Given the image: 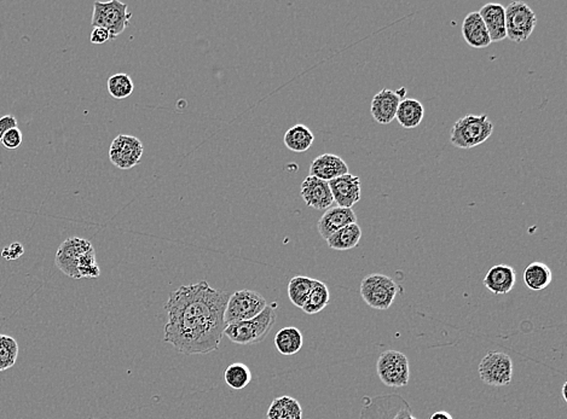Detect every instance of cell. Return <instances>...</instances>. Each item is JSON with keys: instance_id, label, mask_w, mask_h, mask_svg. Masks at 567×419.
Here are the masks:
<instances>
[{"instance_id": "d6986e66", "label": "cell", "mask_w": 567, "mask_h": 419, "mask_svg": "<svg viewBox=\"0 0 567 419\" xmlns=\"http://www.w3.org/2000/svg\"><path fill=\"white\" fill-rule=\"evenodd\" d=\"M479 15L484 21L491 43H498L506 39V15L502 5L489 3L480 9Z\"/></svg>"}, {"instance_id": "e0dca14e", "label": "cell", "mask_w": 567, "mask_h": 419, "mask_svg": "<svg viewBox=\"0 0 567 419\" xmlns=\"http://www.w3.org/2000/svg\"><path fill=\"white\" fill-rule=\"evenodd\" d=\"M517 273L508 264H496L488 271L484 278V285L490 293L495 295H506L514 288Z\"/></svg>"}, {"instance_id": "6da1fadb", "label": "cell", "mask_w": 567, "mask_h": 419, "mask_svg": "<svg viewBox=\"0 0 567 419\" xmlns=\"http://www.w3.org/2000/svg\"><path fill=\"white\" fill-rule=\"evenodd\" d=\"M230 295L206 281L171 291L165 305V342L183 355L209 354L218 350L226 328L224 313Z\"/></svg>"}, {"instance_id": "ac0fdd59", "label": "cell", "mask_w": 567, "mask_h": 419, "mask_svg": "<svg viewBox=\"0 0 567 419\" xmlns=\"http://www.w3.org/2000/svg\"><path fill=\"white\" fill-rule=\"evenodd\" d=\"M461 32L466 43L473 49H485L491 44L489 33L479 11H473L465 17Z\"/></svg>"}, {"instance_id": "8fae6325", "label": "cell", "mask_w": 567, "mask_h": 419, "mask_svg": "<svg viewBox=\"0 0 567 419\" xmlns=\"http://www.w3.org/2000/svg\"><path fill=\"white\" fill-rule=\"evenodd\" d=\"M143 155V144L133 135H120L111 143L109 159L115 167L130 169L138 164Z\"/></svg>"}, {"instance_id": "44dd1931", "label": "cell", "mask_w": 567, "mask_h": 419, "mask_svg": "<svg viewBox=\"0 0 567 419\" xmlns=\"http://www.w3.org/2000/svg\"><path fill=\"white\" fill-rule=\"evenodd\" d=\"M362 238V228L357 223L350 224L345 228H340L334 235H331L326 240V245L331 249L338 250V252H346L350 249H353L359 245V240Z\"/></svg>"}, {"instance_id": "4dcf8cb0", "label": "cell", "mask_w": 567, "mask_h": 419, "mask_svg": "<svg viewBox=\"0 0 567 419\" xmlns=\"http://www.w3.org/2000/svg\"><path fill=\"white\" fill-rule=\"evenodd\" d=\"M78 273L80 279L82 278H97L101 276V269L96 260V252L94 249H91L90 252H86L79 260Z\"/></svg>"}, {"instance_id": "74e56055", "label": "cell", "mask_w": 567, "mask_h": 419, "mask_svg": "<svg viewBox=\"0 0 567 419\" xmlns=\"http://www.w3.org/2000/svg\"><path fill=\"white\" fill-rule=\"evenodd\" d=\"M566 387H567V383H563V399H565V401H566V400H567Z\"/></svg>"}, {"instance_id": "d6a6232c", "label": "cell", "mask_w": 567, "mask_h": 419, "mask_svg": "<svg viewBox=\"0 0 567 419\" xmlns=\"http://www.w3.org/2000/svg\"><path fill=\"white\" fill-rule=\"evenodd\" d=\"M23 252H25L23 245H21L20 242H13V243L3 249L1 257L6 261H15L18 257H22Z\"/></svg>"}, {"instance_id": "5bb4252c", "label": "cell", "mask_w": 567, "mask_h": 419, "mask_svg": "<svg viewBox=\"0 0 567 419\" xmlns=\"http://www.w3.org/2000/svg\"><path fill=\"white\" fill-rule=\"evenodd\" d=\"M300 194L307 207L314 208L316 211H326L334 203L329 183L312 175H309L302 181Z\"/></svg>"}, {"instance_id": "4fadbf2b", "label": "cell", "mask_w": 567, "mask_h": 419, "mask_svg": "<svg viewBox=\"0 0 567 419\" xmlns=\"http://www.w3.org/2000/svg\"><path fill=\"white\" fill-rule=\"evenodd\" d=\"M331 195L334 199L335 203L339 207L351 208L356 203H358L362 199V186H360V179L357 175L347 174L341 175L339 178L329 181Z\"/></svg>"}, {"instance_id": "e575fe53", "label": "cell", "mask_w": 567, "mask_h": 419, "mask_svg": "<svg viewBox=\"0 0 567 419\" xmlns=\"http://www.w3.org/2000/svg\"><path fill=\"white\" fill-rule=\"evenodd\" d=\"M111 40V34L104 28H94L90 34V41L92 44H104L106 41Z\"/></svg>"}, {"instance_id": "8992f818", "label": "cell", "mask_w": 567, "mask_h": 419, "mask_svg": "<svg viewBox=\"0 0 567 419\" xmlns=\"http://www.w3.org/2000/svg\"><path fill=\"white\" fill-rule=\"evenodd\" d=\"M266 300L254 290H238L229 297L225 308V324L249 320L265 310Z\"/></svg>"}, {"instance_id": "f546056e", "label": "cell", "mask_w": 567, "mask_h": 419, "mask_svg": "<svg viewBox=\"0 0 567 419\" xmlns=\"http://www.w3.org/2000/svg\"><path fill=\"white\" fill-rule=\"evenodd\" d=\"M18 343L15 338L0 334V371L9 370L16 364Z\"/></svg>"}, {"instance_id": "52a82bcc", "label": "cell", "mask_w": 567, "mask_h": 419, "mask_svg": "<svg viewBox=\"0 0 567 419\" xmlns=\"http://www.w3.org/2000/svg\"><path fill=\"white\" fill-rule=\"evenodd\" d=\"M506 34L510 40L522 43L531 37L537 26L535 11L524 1H513L505 8Z\"/></svg>"}, {"instance_id": "277c9868", "label": "cell", "mask_w": 567, "mask_h": 419, "mask_svg": "<svg viewBox=\"0 0 567 419\" xmlns=\"http://www.w3.org/2000/svg\"><path fill=\"white\" fill-rule=\"evenodd\" d=\"M132 13L128 5L119 0L94 1L91 25L94 28H104L111 34V40L119 37L130 26Z\"/></svg>"}, {"instance_id": "8d00e7d4", "label": "cell", "mask_w": 567, "mask_h": 419, "mask_svg": "<svg viewBox=\"0 0 567 419\" xmlns=\"http://www.w3.org/2000/svg\"><path fill=\"white\" fill-rule=\"evenodd\" d=\"M429 419H453V415L445 411L434 412Z\"/></svg>"}, {"instance_id": "9c48e42d", "label": "cell", "mask_w": 567, "mask_h": 419, "mask_svg": "<svg viewBox=\"0 0 567 419\" xmlns=\"http://www.w3.org/2000/svg\"><path fill=\"white\" fill-rule=\"evenodd\" d=\"M478 372L488 386L505 387L512 382L513 362L503 352H489L479 364Z\"/></svg>"}, {"instance_id": "f1b7e54d", "label": "cell", "mask_w": 567, "mask_h": 419, "mask_svg": "<svg viewBox=\"0 0 567 419\" xmlns=\"http://www.w3.org/2000/svg\"><path fill=\"white\" fill-rule=\"evenodd\" d=\"M108 92L115 99H125L133 92V82L127 74L119 73L111 75L106 82Z\"/></svg>"}, {"instance_id": "9a60e30c", "label": "cell", "mask_w": 567, "mask_h": 419, "mask_svg": "<svg viewBox=\"0 0 567 419\" xmlns=\"http://www.w3.org/2000/svg\"><path fill=\"white\" fill-rule=\"evenodd\" d=\"M355 223H357V216L351 208L335 206L326 209V213H323V216L317 223V228L323 240H326L331 235L339 231L340 228Z\"/></svg>"}, {"instance_id": "2e32d148", "label": "cell", "mask_w": 567, "mask_h": 419, "mask_svg": "<svg viewBox=\"0 0 567 419\" xmlns=\"http://www.w3.org/2000/svg\"><path fill=\"white\" fill-rule=\"evenodd\" d=\"M348 173V166L340 156L334 154H323L312 161L310 175L324 181H331L335 178Z\"/></svg>"}, {"instance_id": "1f68e13d", "label": "cell", "mask_w": 567, "mask_h": 419, "mask_svg": "<svg viewBox=\"0 0 567 419\" xmlns=\"http://www.w3.org/2000/svg\"><path fill=\"white\" fill-rule=\"evenodd\" d=\"M22 140H23L22 132L18 127H15L5 133L4 137L1 139V144L9 150H15L17 147H21Z\"/></svg>"}, {"instance_id": "3957f363", "label": "cell", "mask_w": 567, "mask_h": 419, "mask_svg": "<svg viewBox=\"0 0 567 419\" xmlns=\"http://www.w3.org/2000/svg\"><path fill=\"white\" fill-rule=\"evenodd\" d=\"M494 123L488 115L467 114L453 123L450 132V142L458 149L478 147L492 135Z\"/></svg>"}, {"instance_id": "cb8c5ba5", "label": "cell", "mask_w": 567, "mask_h": 419, "mask_svg": "<svg viewBox=\"0 0 567 419\" xmlns=\"http://www.w3.org/2000/svg\"><path fill=\"white\" fill-rule=\"evenodd\" d=\"M268 419H302V405L292 396H280L271 403Z\"/></svg>"}, {"instance_id": "7a4b0ae2", "label": "cell", "mask_w": 567, "mask_h": 419, "mask_svg": "<svg viewBox=\"0 0 567 419\" xmlns=\"http://www.w3.org/2000/svg\"><path fill=\"white\" fill-rule=\"evenodd\" d=\"M276 317L274 306H266L265 310L257 317L226 325L224 336L240 346H253L268 337L276 323Z\"/></svg>"}, {"instance_id": "4316f807", "label": "cell", "mask_w": 567, "mask_h": 419, "mask_svg": "<svg viewBox=\"0 0 567 419\" xmlns=\"http://www.w3.org/2000/svg\"><path fill=\"white\" fill-rule=\"evenodd\" d=\"M224 381L229 387L235 391L245 389L252 381V372L249 367L242 362H233L225 369Z\"/></svg>"}, {"instance_id": "83f0119b", "label": "cell", "mask_w": 567, "mask_h": 419, "mask_svg": "<svg viewBox=\"0 0 567 419\" xmlns=\"http://www.w3.org/2000/svg\"><path fill=\"white\" fill-rule=\"evenodd\" d=\"M314 281V279L312 278L305 277V276H297L290 279V284H288V296L294 306H297L298 308H302V306L305 305L307 297L310 295Z\"/></svg>"}, {"instance_id": "484cf974", "label": "cell", "mask_w": 567, "mask_h": 419, "mask_svg": "<svg viewBox=\"0 0 567 419\" xmlns=\"http://www.w3.org/2000/svg\"><path fill=\"white\" fill-rule=\"evenodd\" d=\"M331 300L329 289L323 281L314 279L310 295L302 310L307 314H317L326 308Z\"/></svg>"}, {"instance_id": "836d02e7", "label": "cell", "mask_w": 567, "mask_h": 419, "mask_svg": "<svg viewBox=\"0 0 567 419\" xmlns=\"http://www.w3.org/2000/svg\"><path fill=\"white\" fill-rule=\"evenodd\" d=\"M15 127H17V118L13 115H4L0 118V143L5 133Z\"/></svg>"}, {"instance_id": "7c38bea8", "label": "cell", "mask_w": 567, "mask_h": 419, "mask_svg": "<svg viewBox=\"0 0 567 419\" xmlns=\"http://www.w3.org/2000/svg\"><path fill=\"white\" fill-rule=\"evenodd\" d=\"M407 90L404 87H400L398 91L384 90L380 91L379 94H375L372 101V116L376 123L380 125H388L396 118L397 110L400 106V103L404 99Z\"/></svg>"}, {"instance_id": "d590c367", "label": "cell", "mask_w": 567, "mask_h": 419, "mask_svg": "<svg viewBox=\"0 0 567 419\" xmlns=\"http://www.w3.org/2000/svg\"><path fill=\"white\" fill-rule=\"evenodd\" d=\"M386 419V418H384ZM391 419H417L412 415V408L409 406V403L403 400L402 401V406L398 408H395V415Z\"/></svg>"}, {"instance_id": "5b68a950", "label": "cell", "mask_w": 567, "mask_h": 419, "mask_svg": "<svg viewBox=\"0 0 567 419\" xmlns=\"http://www.w3.org/2000/svg\"><path fill=\"white\" fill-rule=\"evenodd\" d=\"M400 286L391 277L373 273L360 283V296L373 310L386 311L393 305Z\"/></svg>"}, {"instance_id": "7402d4cb", "label": "cell", "mask_w": 567, "mask_h": 419, "mask_svg": "<svg viewBox=\"0 0 567 419\" xmlns=\"http://www.w3.org/2000/svg\"><path fill=\"white\" fill-rule=\"evenodd\" d=\"M551 269L541 261H534L524 271V283L532 291H542L551 285Z\"/></svg>"}, {"instance_id": "30bf717a", "label": "cell", "mask_w": 567, "mask_h": 419, "mask_svg": "<svg viewBox=\"0 0 567 419\" xmlns=\"http://www.w3.org/2000/svg\"><path fill=\"white\" fill-rule=\"evenodd\" d=\"M94 249L90 240L79 238V237H72L65 240L55 257V262L58 269L65 273V276L73 278V279H80L78 273L79 260L86 252H90Z\"/></svg>"}, {"instance_id": "ffe728a7", "label": "cell", "mask_w": 567, "mask_h": 419, "mask_svg": "<svg viewBox=\"0 0 567 419\" xmlns=\"http://www.w3.org/2000/svg\"><path fill=\"white\" fill-rule=\"evenodd\" d=\"M424 116V108L417 99L404 98L400 103L397 110L396 118L400 126L407 130L420 126Z\"/></svg>"}, {"instance_id": "ba28073f", "label": "cell", "mask_w": 567, "mask_h": 419, "mask_svg": "<svg viewBox=\"0 0 567 419\" xmlns=\"http://www.w3.org/2000/svg\"><path fill=\"white\" fill-rule=\"evenodd\" d=\"M376 371L380 381L385 386L402 388L408 386L410 367L407 355L398 350H386L376 362Z\"/></svg>"}, {"instance_id": "603a6c76", "label": "cell", "mask_w": 567, "mask_h": 419, "mask_svg": "<svg viewBox=\"0 0 567 419\" xmlns=\"http://www.w3.org/2000/svg\"><path fill=\"white\" fill-rule=\"evenodd\" d=\"M274 342L275 346L282 355L290 357L300 352L304 345V337L300 330L294 326H288L280 330L277 334L275 335Z\"/></svg>"}, {"instance_id": "d4e9b609", "label": "cell", "mask_w": 567, "mask_h": 419, "mask_svg": "<svg viewBox=\"0 0 567 419\" xmlns=\"http://www.w3.org/2000/svg\"><path fill=\"white\" fill-rule=\"evenodd\" d=\"M314 135L305 125H295L287 130L283 142L293 152H305L314 144Z\"/></svg>"}]
</instances>
